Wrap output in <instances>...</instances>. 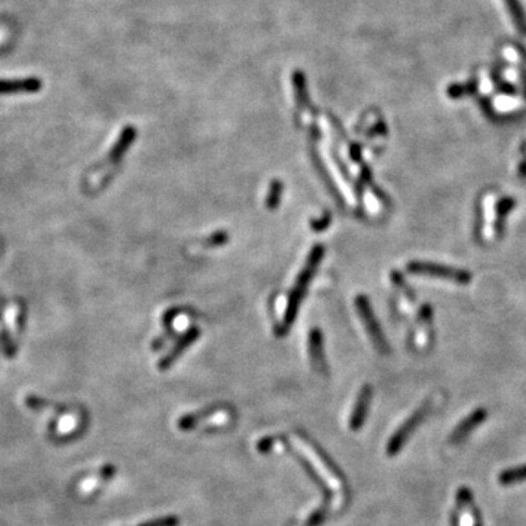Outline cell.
<instances>
[{"instance_id": "obj_1", "label": "cell", "mask_w": 526, "mask_h": 526, "mask_svg": "<svg viewBox=\"0 0 526 526\" xmlns=\"http://www.w3.org/2000/svg\"><path fill=\"white\" fill-rule=\"evenodd\" d=\"M323 254H324V249H323L322 244H316L315 248L311 249L307 261H306V265L303 266V270H301L300 275L297 276V281L289 293L284 320L281 324H279L278 335L287 333L291 324L294 323L301 301H303V298L307 293V288L311 283V278L315 276V274L318 272V267L323 259Z\"/></svg>"}, {"instance_id": "obj_18", "label": "cell", "mask_w": 526, "mask_h": 526, "mask_svg": "<svg viewBox=\"0 0 526 526\" xmlns=\"http://www.w3.org/2000/svg\"><path fill=\"white\" fill-rule=\"evenodd\" d=\"M329 221H331V215L329 214H324V217L320 221L311 224V228L316 230V231H323L324 228L329 226Z\"/></svg>"}, {"instance_id": "obj_19", "label": "cell", "mask_w": 526, "mask_h": 526, "mask_svg": "<svg viewBox=\"0 0 526 526\" xmlns=\"http://www.w3.org/2000/svg\"><path fill=\"white\" fill-rule=\"evenodd\" d=\"M25 402H27V405H28L29 408H32V409H40L41 407L49 405L46 401L38 399V398H34V396H28V399H27Z\"/></svg>"}, {"instance_id": "obj_11", "label": "cell", "mask_w": 526, "mask_h": 526, "mask_svg": "<svg viewBox=\"0 0 526 526\" xmlns=\"http://www.w3.org/2000/svg\"><path fill=\"white\" fill-rule=\"evenodd\" d=\"M505 3L514 22V25H516V28L522 32V34H526V16H525L522 5L519 3V0H505Z\"/></svg>"}, {"instance_id": "obj_10", "label": "cell", "mask_w": 526, "mask_h": 526, "mask_svg": "<svg viewBox=\"0 0 526 526\" xmlns=\"http://www.w3.org/2000/svg\"><path fill=\"white\" fill-rule=\"evenodd\" d=\"M486 417H487V412H486L484 409H478V411H475L474 414H471V416H469V418H466V420H465V421H464L461 425H459V427L455 430V433H453V435H452V442H457V440L464 439L465 435H466L469 431H471L473 429H475L478 424L483 422Z\"/></svg>"}, {"instance_id": "obj_21", "label": "cell", "mask_w": 526, "mask_h": 526, "mask_svg": "<svg viewBox=\"0 0 526 526\" xmlns=\"http://www.w3.org/2000/svg\"><path fill=\"white\" fill-rule=\"evenodd\" d=\"M5 38H6V29L0 28V43H2Z\"/></svg>"}, {"instance_id": "obj_13", "label": "cell", "mask_w": 526, "mask_h": 526, "mask_svg": "<svg viewBox=\"0 0 526 526\" xmlns=\"http://www.w3.org/2000/svg\"><path fill=\"white\" fill-rule=\"evenodd\" d=\"M461 503H462V510H461V516H459V526H475L477 518L474 514L473 506L469 505L471 501H465L464 497L461 496Z\"/></svg>"}, {"instance_id": "obj_6", "label": "cell", "mask_w": 526, "mask_h": 526, "mask_svg": "<svg viewBox=\"0 0 526 526\" xmlns=\"http://www.w3.org/2000/svg\"><path fill=\"white\" fill-rule=\"evenodd\" d=\"M198 337H200V329L190 328L183 335V337L176 342V345L170 350V352L167 354L165 357H163V360L160 361V368H161V370H164V368H169L177 360V358L184 352V350L189 348V346L198 339Z\"/></svg>"}, {"instance_id": "obj_5", "label": "cell", "mask_w": 526, "mask_h": 526, "mask_svg": "<svg viewBox=\"0 0 526 526\" xmlns=\"http://www.w3.org/2000/svg\"><path fill=\"white\" fill-rule=\"evenodd\" d=\"M430 411H431V402H427V404H424L421 408H418V411L414 414V416L404 425H402L401 430L394 435V439H392L389 443V453L390 455L396 453L401 447L404 446V443L408 439V435L418 427L421 421L429 416Z\"/></svg>"}, {"instance_id": "obj_14", "label": "cell", "mask_w": 526, "mask_h": 526, "mask_svg": "<svg viewBox=\"0 0 526 526\" xmlns=\"http://www.w3.org/2000/svg\"><path fill=\"white\" fill-rule=\"evenodd\" d=\"M523 479H526V466H521L518 469H510V471H506L500 475L501 484H513V483H519V481H523Z\"/></svg>"}, {"instance_id": "obj_4", "label": "cell", "mask_w": 526, "mask_h": 526, "mask_svg": "<svg viewBox=\"0 0 526 526\" xmlns=\"http://www.w3.org/2000/svg\"><path fill=\"white\" fill-rule=\"evenodd\" d=\"M133 139H135V130H133V128H126L125 130H123V133L120 135V139L116 142V145L113 148H111V151L108 154L107 164H104L101 169L97 170L93 174V177H91L93 186L101 184L106 180V177L116 169L117 163L120 161L121 156L125 155V151L130 147Z\"/></svg>"}, {"instance_id": "obj_2", "label": "cell", "mask_w": 526, "mask_h": 526, "mask_svg": "<svg viewBox=\"0 0 526 526\" xmlns=\"http://www.w3.org/2000/svg\"><path fill=\"white\" fill-rule=\"evenodd\" d=\"M408 272L416 275H425V276H435V278H444L449 279L452 283L466 285L471 281V274L457 270V267L444 266L439 263H430V262H411L407 266Z\"/></svg>"}, {"instance_id": "obj_9", "label": "cell", "mask_w": 526, "mask_h": 526, "mask_svg": "<svg viewBox=\"0 0 526 526\" xmlns=\"http://www.w3.org/2000/svg\"><path fill=\"white\" fill-rule=\"evenodd\" d=\"M370 399H372V389L368 387V386H366L360 392V396H358V401H357V404H355V409H354V414H352V417H351L350 425L352 427V430L360 429V425L364 422L367 408H368V404H370Z\"/></svg>"}, {"instance_id": "obj_7", "label": "cell", "mask_w": 526, "mask_h": 526, "mask_svg": "<svg viewBox=\"0 0 526 526\" xmlns=\"http://www.w3.org/2000/svg\"><path fill=\"white\" fill-rule=\"evenodd\" d=\"M309 354L315 368L320 372H326V363H324L323 352V337L319 329H313L309 335Z\"/></svg>"}, {"instance_id": "obj_15", "label": "cell", "mask_w": 526, "mask_h": 526, "mask_svg": "<svg viewBox=\"0 0 526 526\" xmlns=\"http://www.w3.org/2000/svg\"><path fill=\"white\" fill-rule=\"evenodd\" d=\"M392 283H394L395 287L399 288V291H402V294H405L409 300H414V294H412L411 288L405 284L404 278H402V275H401L399 272H394V274H392Z\"/></svg>"}, {"instance_id": "obj_3", "label": "cell", "mask_w": 526, "mask_h": 526, "mask_svg": "<svg viewBox=\"0 0 526 526\" xmlns=\"http://www.w3.org/2000/svg\"><path fill=\"white\" fill-rule=\"evenodd\" d=\"M355 307L358 311V316H360L361 322L364 323L366 331L368 333V337H370L373 345L376 346L379 352L386 354L389 351V346L382 329H380V324L374 316V313L372 310L370 301H368V298L364 296H358L355 300Z\"/></svg>"}, {"instance_id": "obj_8", "label": "cell", "mask_w": 526, "mask_h": 526, "mask_svg": "<svg viewBox=\"0 0 526 526\" xmlns=\"http://www.w3.org/2000/svg\"><path fill=\"white\" fill-rule=\"evenodd\" d=\"M41 88V81L36 77L29 80H19V81H0V94H10L18 91L36 93Z\"/></svg>"}, {"instance_id": "obj_12", "label": "cell", "mask_w": 526, "mask_h": 526, "mask_svg": "<svg viewBox=\"0 0 526 526\" xmlns=\"http://www.w3.org/2000/svg\"><path fill=\"white\" fill-rule=\"evenodd\" d=\"M283 183L278 182V180H274L271 183V187H270V192H267V196H266V206L270 209H276L279 202H281V198H283Z\"/></svg>"}, {"instance_id": "obj_17", "label": "cell", "mask_w": 526, "mask_h": 526, "mask_svg": "<svg viewBox=\"0 0 526 526\" xmlns=\"http://www.w3.org/2000/svg\"><path fill=\"white\" fill-rule=\"evenodd\" d=\"M227 240H228L227 232H217V234H214V236H212L211 239H208L205 244L208 246V248H214V246H221V244H224Z\"/></svg>"}, {"instance_id": "obj_16", "label": "cell", "mask_w": 526, "mask_h": 526, "mask_svg": "<svg viewBox=\"0 0 526 526\" xmlns=\"http://www.w3.org/2000/svg\"><path fill=\"white\" fill-rule=\"evenodd\" d=\"M75 427H76V420H75V417H64V418L60 421V424L58 425V430H59L60 433H69V431H72Z\"/></svg>"}, {"instance_id": "obj_20", "label": "cell", "mask_w": 526, "mask_h": 526, "mask_svg": "<svg viewBox=\"0 0 526 526\" xmlns=\"http://www.w3.org/2000/svg\"><path fill=\"white\" fill-rule=\"evenodd\" d=\"M174 525H177V519L169 518V519H160L156 522H150V523L142 525V526H174Z\"/></svg>"}]
</instances>
